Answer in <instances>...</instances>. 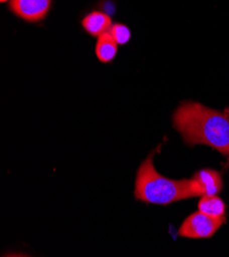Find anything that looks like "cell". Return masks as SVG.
Wrapping results in <instances>:
<instances>
[{
    "label": "cell",
    "instance_id": "obj_10",
    "mask_svg": "<svg viewBox=\"0 0 229 257\" xmlns=\"http://www.w3.org/2000/svg\"><path fill=\"white\" fill-rule=\"evenodd\" d=\"M0 2H2L3 4H5V3H10V0H0Z\"/></svg>",
    "mask_w": 229,
    "mask_h": 257
},
{
    "label": "cell",
    "instance_id": "obj_9",
    "mask_svg": "<svg viewBox=\"0 0 229 257\" xmlns=\"http://www.w3.org/2000/svg\"><path fill=\"white\" fill-rule=\"evenodd\" d=\"M109 33L113 37V39L117 42L118 45L126 44L132 37L131 30L126 27L125 25L119 24V23H115L111 26Z\"/></svg>",
    "mask_w": 229,
    "mask_h": 257
},
{
    "label": "cell",
    "instance_id": "obj_8",
    "mask_svg": "<svg viewBox=\"0 0 229 257\" xmlns=\"http://www.w3.org/2000/svg\"><path fill=\"white\" fill-rule=\"evenodd\" d=\"M198 210L214 217L225 216L226 204L217 195L202 196L198 202Z\"/></svg>",
    "mask_w": 229,
    "mask_h": 257
},
{
    "label": "cell",
    "instance_id": "obj_6",
    "mask_svg": "<svg viewBox=\"0 0 229 257\" xmlns=\"http://www.w3.org/2000/svg\"><path fill=\"white\" fill-rule=\"evenodd\" d=\"M112 25V20L107 14L98 11L90 13L82 21V26L85 31L97 38L102 34L109 32Z\"/></svg>",
    "mask_w": 229,
    "mask_h": 257
},
{
    "label": "cell",
    "instance_id": "obj_3",
    "mask_svg": "<svg viewBox=\"0 0 229 257\" xmlns=\"http://www.w3.org/2000/svg\"><path fill=\"white\" fill-rule=\"evenodd\" d=\"M225 221V216L214 217L198 210L183 221L178 235L187 239H209L216 234Z\"/></svg>",
    "mask_w": 229,
    "mask_h": 257
},
{
    "label": "cell",
    "instance_id": "obj_5",
    "mask_svg": "<svg viewBox=\"0 0 229 257\" xmlns=\"http://www.w3.org/2000/svg\"><path fill=\"white\" fill-rule=\"evenodd\" d=\"M191 181L197 197L218 195L223 189L221 174L213 169H202L194 173Z\"/></svg>",
    "mask_w": 229,
    "mask_h": 257
},
{
    "label": "cell",
    "instance_id": "obj_4",
    "mask_svg": "<svg viewBox=\"0 0 229 257\" xmlns=\"http://www.w3.org/2000/svg\"><path fill=\"white\" fill-rule=\"evenodd\" d=\"M52 4L53 0H10L9 7L12 13L20 19L37 23L47 17Z\"/></svg>",
    "mask_w": 229,
    "mask_h": 257
},
{
    "label": "cell",
    "instance_id": "obj_1",
    "mask_svg": "<svg viewBox=\"0 0 229 257\" xmlns=\"http://www.w3.org/2000/svg\"><path fill=\"white\" fill-rule=\"evenodd\" d=\"M173 124L188 146L206 145L229 157V110L182 101L173 115Z\"/></svg>",
    "mask_w": 229,
    "mask_h": 257
},
{
    "label": "cell",
    "instance_id": "obj_2",
    "mask_svg": "<svg viewBox=\"0 0 229 257\" xmlns=\"http://www.w3.org/2000/svg\"><path fill=\"white\" fill-rule=\"evenodd\" d=\"M135 197L149 204L169 205L171 203L197 197L191 179L175 181L160 174L154 164V154L140 165Z\"/></svg>",
    "mask_w": 229,
    "mask_h": 257
},
{
    "label": "cell",
    "instance_id": "obj_7",
    "mask_svg": "<svg viewBox=\"0 0 229 257\" xmlns=\"http://www.w3.org/2000/svg\"><path fill=\"white\" fill-rule=\"evenodd\" d=\"M118 44L109 32L98 37L96 44V56L101 63H110L117 55Z\"/></svg>",
    "mask_w": 229,
    "mask_h": 257
}]
</instances>
